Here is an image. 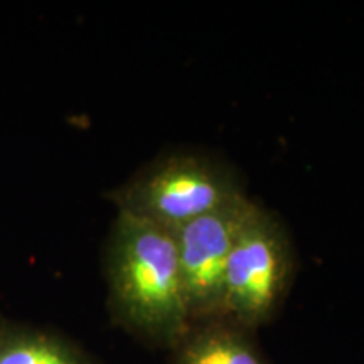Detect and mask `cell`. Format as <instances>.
<instances>
[{
    "label": "cell",
    "mask_w": 364,
    "mask_h": 364,
    "mask_svg": "<svg viewBox=\"0 0 364 364\" xmlns=\"http://www.w3.org/2000/svg\"><path fill=\"white\" fill-rule=\"evenodd\" d=\"M112 317L136 338L176 346L193 329L174 235L117 213L105 247Z\"/></svg>",
    "instance_id": "obj_1"
},
{
    "label": "cell",
    "mask_w": 364,
    "mask_h": 364,
    "mask_svg": "<svg viewBox=\"0 0 364 364\" xmlns=\"http://www.w3.org/2000/svg\"><path fill=\"white\" fill-rule=\"evenodd\" d=\"M241 194L245 193L235 172L216 159L199 154H171L136 171L108 198L118 213L174 233Z\"/></svg>",
    "instance_id": "obj_2"
},
{
    "label": "cell",
    "mask_w": 364,
    "mask_h": 364,
    "mask_svg": "<svg viewBox=\"0 0 364 364\" xmlns=\"http://www.w3.org/2000/svg\"><path fill=\"white\" fill-rule=\"evenodd\" d=\"M292 272L294 252L285 228L258 204L228 260L221 321L243 331L265 324L280 306Z\"/></svg>",
    "instance_id": "obj_3"
},
{
    "label": "cell",
    "mask_w": 364,
    "mask_h": 364,
    "mask_svg": "<svg viewBox=\"0 0 364 364\" xmlns=\"http://www.w3.org/2000/svg\"><path fill=\"white\" fill-rule=\"evenodd\" d=\"M257 206L247 194H241L172 233L193 326L221 321L228 260L241 228Z\"/></svg>",
    "instance_id": "obj_4"
},
{
    "label": "cell",
    "mask_w": 364,
    "mask_h": 364,
    "mask_svg": "<svg viewBox=\"0 0 364 364\" xmlns=\"http://www.w3.org/2000/svg\"><path fill=\"white\" fill-rule=\"evenodd\" d=\"M0 364H97L56 332L0 316Z\"/></svg>",
    "instance_id": "obj_5"
},
{
    "label": "cell",
    "mask_w": 364,
    "mask_h": 364,
    "mask_svg": "<svg viewBox=\"0 0 364 364\" xmlns=\"http://www.w3.org/2000/svg\"><path fill=\"white\" fill-rule=\"evenodd\" d=\"M174 364H265L243 329L226 321L193 327L176 346Z\"/></svg>",
    "instance_id": "obj_6"
}]
</instances>
